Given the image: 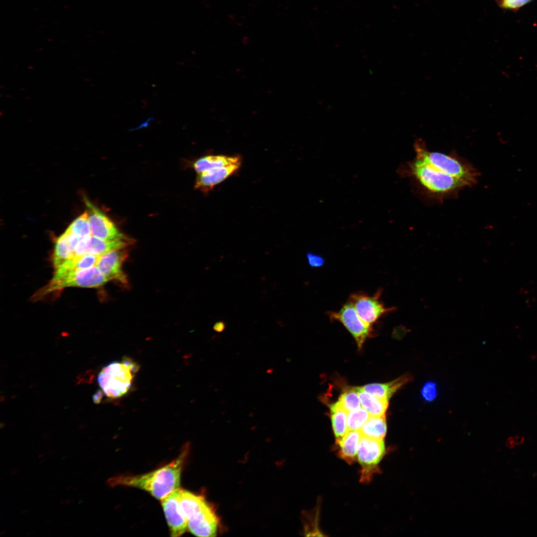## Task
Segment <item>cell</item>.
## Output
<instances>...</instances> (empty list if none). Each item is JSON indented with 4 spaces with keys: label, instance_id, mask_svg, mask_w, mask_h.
<instances>
[{
    "label": "cell",
    "instance_id": "cell-1",
    "mask_svg": "<svg viewBox=\"0 0 537 537\" xmlns=\"http://www.w3.org/2000/svg\"><path fill=\"white\" fill-rule=\"evenodd\" d=\"M400 175L410 179L415 192L426 201L442 203L456 198L467 187L458 179L443 173L415 157L400 167Z\"/></svg>",
    "mask_w": 537,
    "mask_h": 537
},
{
    "label": "cell",
    "instance_id": "cell-2",
    "mask_svg": "<svg viewBox=\"0 0 537 537\" xmlns=\"http://www.w3.org/2000/svg\"><path fill=\"white\" fill-rule=\"evenodd\" d=\"M186 445L179 455L170 463L150 472L139 475H120L107 480L111 487L124 486L148 492L160 501L179 488L180 476L188 453Z\"/></svg>",
    "mask_w": 537,
    "mask_h": 537
},
{
    "label": "cell",
    "instance_id": "cell-3",
    "mask_svg": "<svg viewBox=\"0 0 537 537\" xmlns=\"http://www.w3.org/2000/svg\"><path fill=\"white\" fill-rule=\"evenodd\" d=\"M179 506L191 533L198 537L217 535L220 521L214 506L203 496L180 488Z\"/></svg>",
    "mask_w": 537,
    "mask_h": 537
},
{
    "label": "cell",
    "instance_id": "cell-4",
    "mask_svg": "<svg viewBox=\"0 0 537 537\" xmlns=\"http://www.w3.org/2000/svg\"><path fill=\"white\" fill-rule=\"evenodd\" d=\"M415 157L443 173L455 178L471 187L480 177L477 169L455 151L449 154L429 151L425 142L417 139L414 143Z\"/></svg>",
    "mask_w": 537,
    "mask_h": 537
},
{
    "label": "cell",
    "instance_id": "cell-5",
    "mask_svg": "<svg viewBox=\"0 0 537 537\" xmlns=\"http://www.w3.org/2000/svg\"><path fill=\"white\" fill-rule=\"evenodd\" d=\"M139 369V366L136 362L124 358L121 362H113L104 367L98 375L97 381L106 396L119 398L130 389Z\"/></svg>",
    "mask_w": 537,
    "mask_h": 537
},
{
    "label": "cell",
    "instance_id": "cell-6",
    "mask_svg": "<svg viewBox=\"0 0 537 537\" xmlns=\"http://www.w3.org/2000/svg\"><path fill=\"white\" fill-rule=\"evenodd\" d=\"M109 281V279L96 266L85 269L71 271L60 277L52 278L47 285L37 291L32 298L34 301H37L50 293L62 290L66 287H97Z\"/></svg>",
    "mask_w": 537,
    "mask_h": 537
},
{
    "label": "cell",
    "instance_id": "cell-7",
    "mask_svg": "<svg viewBox=\"0 0 537 537\" xmlns=\"http://www.w3.org/2000/svg\"><path fill=\"white\" fill-rule=\"evenodd\" d=\"M383 440H377L362 436L357 451V457L361 466L360 481L368 483L374 473L378 472V465L385 453Z\"/></svg>",
    "mask_w": 537,
    "mask_h": 537
},
{
    "label": "cell",
    "instance_id": "cell-8",
    "mask_svg": "<svg viewBox=\"0 0 537 537\" xmlns=\"http://www.w3.org/2000/svg\"><path fill=\"white\" fill-rule=\"evenodd\" d=\"M381 290H379L373 296L362 292L352 294L349 300L354 305L360 319L366 324L372 325L382 315L394 311L396 308H385L379 298Z\"/></svg>",
    "mask_w": 537,
    "mask_h": 537
},
{
    "label": "cell",
    "instance_id": "cell-9",
    "mask_svg": "<svg viewBox=\"0 0 537 537\" xmlns=\"http://www.w3.org/2000/svg\"><path fill=\"white\" fill-rule=\"evenodd\" d=\"M331 320L341 322L355 338L359 348L361 347L372 329L358 315L353 304L349 300L338 312L329 311Z\"/></svg>",
    "mask_w": 537,
    "mask_h": 537
},
{
    "label": "cell",
    "instance_id": "cell-10",
    "mask_svg": "<svg viewBox=\"0 0 537 537\" xmlns=\"http://www.w3.org/2000/svg\"><path fill=\"white\" fill-rule=\"evenodd\" d=\"M84 200L88 209L91 236L106 240L129 239L120 232L110 219L86 196Z\"/></svg>",
    "mask_w": 537,
    "mask_h": 537
},
{
    "label": "cell",
    "instance_id": "cell-11",
    "mask_svg": "<svg viewBox=\"0 0 537 537\" xmlns=\"http://www.w3.org/2000/svg\"><path fill=\"white\" fill-rule=\"evenodd\" d=\"M180 488L161 500L172 537H179L187 530V523L179 506Z\"/></svg>",
    "mask_w": 537,
    "mask_h": 537
},
{
    "label": "cell",
    "instance_id": "cell-12",
    "mask_svg": "<svg viewBox=\"0 0 537 537\" xmlns=\"http://www.w3.org/2000/svg\"><path fill=\"white\" fill-rule=\"evenodd\" d=\"M128 254L125 249L112 251L100 257L96 267L109 279L127 283V279L122 269Z\"/></svg>",
    "mask_w": 537,
    "mask_h": 537
},
{
    "label": "cell",
    "instance_id": "cell-13",
    "mask_svg": "<svg viewBox=\"0 0 537 537\" xmlns=\"http://www.w3.org/2000/svg\"><path fill=\"white\" fill-rule=\"evenodd\" d=\"M240 164H234L213 168L198 173L195 187L203 192L211 190L215 185L221 182L240 167Z\"/></svg>",
    "mask_w": 537,
    "mask_h": 537
},
{
    "label": "cell",
    "instance_id": "cell-14",
    "mask_svg": "<svg viewBox=\"0 0 537 537\" xmlns=\"http://www.w3.org/2000/svg\"><path fill=\"white\" fill-rule=\"evenodd\" d=\"M132 243L130 238L106 240L90 235L87 239L86 253L100 256L112 251L125 249Z\"/></svg>",
    "mask_w": 537,
    "mask_h": 537
},
{
    "label": "cell",
    "instance_id": "cell-15",
    "mask_svg": "<svg viewBox=\"0 0 537 537\" xmlns=\"http://www.w3.org/2000/svg\"><path fill=\"white\" fill-rule=\"evenodd\" d=\"M100 256L90 254L76 256L56 268L52 278L60 277L71 271L85 269L96 266Z\"/></svg>",
    "mask_w": 537,
    "mask_h": 537
},
{
    "label": "cell",
    "instance_id": "cell-16",
    "mask_svg": "<svg viewBox=\"0 0 537 537\" xmlns=\"http://www.w3.org/2000/svg\"><path fill=\"white\" fill-rule=\"evenodd\" d=\"M410 375L405 374L385 383H372L362 388L377 397L388 401L391 397L402 386L412 379Z\"/></svg>",
    "mask_w": 537,
    "mask_h": 537
},
{
    "label": "cell",
    "instance_id": "cell-17",
    "mask_svg": "<svg viewBox=\"0 0 537 537\" xmlns=\"http://www.w3.org/2000/svg\"><path fill=\"white\" fill-rule=\"evenodd\" d=\"M362 436L360 430L348 431L338 444V455L349 464L356 461L358 444Z\"/></svg>",
    "mask_w": 537,
    "mask_h": 537
},
{
    "label": "cell",
    "instance_id": "cell-18",
    "mask_svg": "<svg viewBox=\"0 0 537 537\" xmlns=\"http://www.w3.org/2000/svg\"><path fill=\"white\" fill-rule=\"evenodd\" d=\"M331 419L336 443L338 444L348 432L347 425L348 412L341 402L330 405Z\"/></svg>",
    "mask_w": 537,
    "mask_h": 537
},
{
    "label": "cell",
    "instance_id": "cell-19",
    "mask_svg": "<svg viewBox=\"0 0 537 537\" xmlns=\"http://www.w3.org/2000/svg\"><path fill=\"white\" fill-rule=\"evenodd\" d=\"M362 407L371 416L385 415L388 406V401L377 397L365 391L361 387H356Z\"/></svg>",
    "mask_w": 537,
    "mask_h": 537
},
{
    "label": "cell",
    "instance_id": "cell-20",
    "mask_svg": "<svg viewBox=\"0 0 537 537\" xmlns=\"http://www.w3.org/2000/svg\"><path fill=\"white\" fill-rule=\"evenodd\" d=\"M240 163V158L237 156L210 155L198 159L193 164V167L199 173L205 170Z\"/></svg>",
    "mask_w": 537,
    "mask_h": 537
},
{
    "label": "cell",
    "instance_id": "cell-21",
    "mask_svg": "<svg viewBox=\"0 0 537 537\" xmlns=\"http://www.w3.org/2000/svg\"><path fill=\"white\" fill-rule=\"evenodd\" d=\"M362 436L383 440L387 431L385 416H370L360 429Z\"/></svg>",
    "mask_w": 537,
    "mask_h": 537
},
{
    "label": "cell",
    "instance_id": "cell-22",
    "mask_svg": "<svg viewBox=\"0 0 537 537\" xmlns=\"http://www.w3.org/2000/svg\"><path fill=\"white\" fill-rule=\"evenodd\" d=\"M74 257V250L70 246L64 232L57 238L55 242L52 256L53 265L56 269Z\"/></svg>",
    "mask_w": 537,
    "mask_h": 537
},
{
    "label": "cell",
    "instance_id": "cell-23",
    "mask_svg": "<svg viewBox=\"0 0 537 537\" xmlns=\"http://www.w3.org/2000/svg\"><path fill=\"white\" fill-rule=\"evenodd\" d=\"M65 231L81 238L90 236V228L88 211L86 210L75 219Z\"/></svg>",
    "mask_w": 537,
    "mask_h": 537
},
{
    "label": "cell",
    "instance_id": "cell-24",
    "mask_svg": "<svg viewBox=\"0 0 537 537\" xmlns=\"http://www.w3.org/2000/svg\"><path fill=\"white\" fill-rule=\"evenodd\" d=\"M370 415L363 407H359L348 413V431L360 430Z\"/></svg>",
    "mask_w": 537,
    "mask_h": 537
},
{
    "label": "cell",
    "instance_id": "cell-25",
    "mask_svg": "<svg viewBox=\"0 0 537 537\" xmlns=\"http://www.w3.org/2000/svg\"><path fill=\"white\" fill-rule=\"evenodd\" d=\"M339 400L348 413L360 407L361 403L356 387L345 389Z\"/></svg>",
    "mask_w": 537,
    "mask_h": 537
},
{
    "label": "cell",
    "instance_id": "cell-26",
    "mask_svg": "<svg viewBox=\"0 0 537 537\" xmlns=\"http://www.w3.org/2000/svg\"><path fill=\"white\" fill-rule=\"evenodd\" d=\"M422 396L427 402L433 401L438 395L437 385L434 382H427L422 388Z\"/></svg>",
    "mask_w": 537,
    "mask_h": 537
},
{
    "label": "cell",
    "instance_id": "cell-27",
    "mask_svg": "<svg viewBox=\"0 0 537 537\" xmlns=\"http://www.w3.org/2000/svg\"><path fill=\"white\" fill-rule=\"evenodd\" d=\"M306 257L308 263L313 268L321 267L325 263V260L322 256L311 252L307 253Z\"/></svg>",
    "mask_w": 537,
    "mask_h": 537
},
{
    "label": "cell",
    "instance_id": "cell-28",
    "mask_svg": "<svg viewBox=\"0 0 537 537\" xmlns=\"http://www.w3.org/2000/svg\"><path fill=\"white\" fill-rule=\"evenodd\" d=\"M531 0H502L501 5L508 8H517L526 4Z\"/></svg>",
    "mask_w": 537,
    "mask_h": 537
},
{
    "label": "cell",
    "instance_id": "cell-29",
    "mask_svg": "<svg viewBox=\"0 0 537 537\" xmlns=\"http://www.w3.org/2000/svg\"><path fill=\"white\" fill-rule=\"evenodd\" d=\"M103 394H104V393L102 389L98 390L92 396L93 402L95 404H99L102 399Z\"/></svg>",
    "mask_w": 537,
    "mask_h": 537
},
{
    "label": "cell",
    "instance_id": "cell-30",
    "mask_svg": "<svg viewBox=\"0 0 537 537\" xmlns=\"http://www.w3.org/2000/svg\"><path fill=\"white\" fill-rule=\"evenodd\" d=\"M213 330L217 332H222L226 328V324L223 321H218L213 326Z\"/></svg>",
    "mask_w": 537,
    "mask_h": 537
},
{
    "label": "cell",
    "instance_id": "cell-31",
    "mask_svg": "<svg viewBox=\"0 0 537 537\" xmlns=\"http://www.w3.org/2000/svg\"><path fill=\"white\" fill-rule=\"evenodd\" d=\"M514 439L515 446H518L521 445L524 442L525 438L524 437L520 436H516L514 437Z\"/></svg>",
    "mask_w": 537,
    "mask_h": 537
},
{
    "label": "cell",
    "instance_id": "cell-32",
    "mask_svg": "<svg viewBox=\"0 0 537 537\" xmlns=\"http://www.w3.org/2000/svg\"><path fill=\"white\" fill-rule=\"evenodd\" d=\"M506 446L509 448H512L514 447L515 444L514 442V437H510L508 439L506 443Z\"/></svg>",
    "mask_w": 537,
    "mask_h": 537
}]
</instances>
